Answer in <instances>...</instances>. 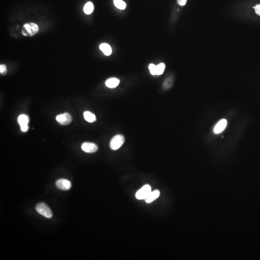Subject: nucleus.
<instances>
[{
    "label": "nucleus",
    "instance_id": "nucleus-1",
    "mask_svg": "<svg viewBox=\"0 0 260 260\" xmlns=\"http://www.w3.org/2000/svg\"><path fill=\"white\" fill-rule=\"evenodd\" d=\"M39 27L38 25L34 23H26L24 25L21 32L25 36H34L38 33Z\"/></svg>",
    "mask_w": 260,
    "mask_h": 260
},
{
    "label": "nucleus",
    "instance_id": "nucleus-2",
    "mask_svg": "<svg viewBox=\"0 0 260 260\" xmlns=\"http://www.w3.org/2000/svg\"><path fill=\"white\" fill-rule=\"evenodd\" d=\"M36 209L39 214L47 218H51L53 217V213L51 209L46 204L40 203L36 206Z\"/></svg>",
    "mask_w": 260,
    "mask_h": 260
},
{
    "label": "nucleus",
    "instance_id": "nucleus-3",
    "mask_svg": "<svg viewBox=\"0 0 260 260\" xmlns=\"http://www.w3.org/2000/svg\"><path fill=\"white\" fill-rule=\"evenodd\" d=\"M125 138L123 135H118L115 136L110 142V147L113 150L119 149L125 143Z\"/></svg>",
    "mask_w": 260,
    "mask_h": 260
},
{
    "label": "nucleus",
    "instance_id": "nucleus-4",
    "mask_svg": "<svg viewBox=\"0 0 260 260\" xmlns=\"http://www.w3.org/2000/svg\"><path fill=\"white\" fill-rule=\"evenodd\" d=\"M151 192V187L149 184H146L136 192V198L139 200L145 199Z\"/></svg>",
    "mask_w": 260,
    "mask_h": 260
},
{
    "label": "nucleus",
    "instance_id": "nucleus-5",
    "mask_svg": "<svg viewBox=\"0 0 260 260\" xmlns=\"http://www.w3.org/2000/svg\"><path fill=\"white\" fill-rule=\"evenodd\" d=\"M56 120L62 125H68L72 122V117L69 113H64L58 115L56 117Z\"/></svg>",
    "mask_w": 260,
    "mask_h": 260
},
{
    "label": "nucleus",
    "instance_id": "nucleus-6",
    "mask_svg": "<svg viewBox=\"0 0 260 260\" xmlns=\"http://www.w3.org/2000/svg\"><path fill=\"white\" fill-rule=\"evenodd\" d=\"M56 187L61 190H69L72 188V183L68 180L60 179L58 180L55 183Z\"/></svg>",
    "mask_w": 260,
    "mask_h": 260
},
{
    "label": "nucleus",
    "instance_id": "nucleus-7",
    "mask_svg": "<svg viewBox=\"0 0 260 260\" xmlns=\"http://www.w3.org/2000/svg\"><path fill=\"white\" fill-rule=\"evenodd\" d=\"M82 149L84 152L88 153H93L98 150V146L93 143L85 142L82 144Z\"/></svg>",
    "mask_w": 260,
    "mask_h": 260
},
{
    "label": "nucleus",
    "instance_id": "nucleus-8",
    "mask_svg": "<svg viewBox=\"0 0 260 260\" xmlns=\"http://www.w3.org/2000/svg\"><path fill=\"white\" fill-rule=\"evenodd\" d=\"M227 125V121L226 119H222L219 121L214 127V130H213L214 133L218 134L222 132L226 128Z\"/></svg>",
    "mask_w": 260,
    "mask_h": 260
},
{
    "label": "nucleus",
    "instance_id": "nucleus-9",
    "mask_svg": "<svg viewBox=\"0 0 260 260\" xmlns=\"http://www.w3.org/2000/svg\"><path fill=\"white\" fill-rule=\"evenodd\" d=\"M160 191H159L158 189L154 190L153 192L151 191L150 193L149 194L148 197L145 199V202L147 203H150L152 202L155 199L159 198V196H160Z\"/></svg>",
    "mask_w": 260,
    "mask_h": 260
},
{
    "label": "nucleus",
    "instance_id": "nucleus-10",
    "mask_svg": "<svg viewBox=\"0 0 260 260\" xmlns=\"http://www.w3.org/2000/svg\"><path fill=\"white\" fill-rule=\"evenodd\" d=\"M120 82V80L118 79L112 78L107 80L105 84L106 86L109 88H114L119 85Z\"/></svg>",
    "mask_w": 260,
    "mask_h": 260
},
{
    "label": "nucleus",
    "instance_id": "nucleus-11",
    "mask_svg": "<svg viewBox=\"0 0 260 260\" xmlns=\"http://www.w3.org/2000/svg\"><path fill=\"white\" fill-rule=\"evenodd\" d=\"M99 48L107 56H109L112 53V49L111 46L107 44H102L99 46Z\"/></svg>",
    "mask_w": 260,
    "mask_h": 260
},
{
    "label": "nucleus",
    "instance_id": "nucleus-12",
    "mask_svg": "<svg viewBox=\"0 0 260 260\" xmlns=\"http://www.w3.org/2000/svg\"><path fill=\"white\" fill-rule=\"evenodd\" d=\"M17 121L20 127L28 125L29 122V118L27 115L22 114L19 116Z\"/></svg>",
    "mask_w": 260,
    "mask_h": 260
},
{
    "label": "nucleus",
    "instance_id": "nucleus-13",
    "mask_svg": "<svg viewBox=\"0 0 260 260\" xmlns=\"http://www.w3.org/2000/svg\"><path fill=\"white\" fill-rule=\"evenodd\" d=\"M83 117L84 119L90 123H92L96 121V115L91 112L88 111L84 112L83 113Z\"/></svg>",
    "mask_w": 260,
    "mask_h": 260
},
{
    "label": "nucleus",
    "instance_id": "nucleus-14",
    "mask_svg": "<svg viewBox=\"0 0 260 260\" xmlns=\"http://www.w3.org/2000/svg\"><path fill=\"white\" fill-rule=\"evenodd\" d=\"M93 8L94 7L92 2H88L84 6V9H83L84 13L87 15L91 14L93 12Z\"/></svg>",
    "mask_w": 260,
    "mask_h": 260
},
{
    "label": "nucleus",
    "instance_id": "nucleus-15",
    "mask_svg": "<svg viewBox=\"0 0 260 260\" xmlns=\"http://www.w3.org/2000/svg\"><path fill=\"white\" fill-rule=\"evenodd\" d=\"M114 4L116 7L121 10H124L126 7V4L122 0H114Z\"/></svg>",
    "mask_w": 260,
    "mask_h": 260
},
{
    "label": "nucleus",
    "instance_id": "nucleus-16",
    "mask_svg": "<svg viewBox=\"0 0 260 260\" xmlns=\"http://www.w3.org/2000/svg\"><path fill=\"white\" fill-rule=\"evenodd\" d=\"M174 82V79L172 77H169L165 80L163 84V87L164 89H168L172 86Z\"/></svg>",
    "mask_w": 260,
    "mask_h": 260
},
{
    "label": "nucleus",
    "instance_id": "nucleus-17",
    "mask_svg": "<svg viewBox=\"0 0 260 260\" xmlns=\"http://www.w3.org/2000/svg\"><path fill=\"white\" fill-rule=\"evenodd\" d=\"M165 69V65L164 63L159 64L156 66V75H160L163 74Z\"/></svg>",
    "mask_w": 260,
    "mask_h": 260
},
{
    "label": "nucleus",
    "instance_id": "nucleus-18",
    "mask_svg": "<svg viewBox=\"0 0 260 260\" xmlns=\"http://www.w3.org/2000/svg\"><path fill=\"white\" fill-rule=\"evenodd\" d=\"M149 69L150 72L152 75H156V66L153 64H150L149 65Z\"/></svg>",
    "mask_w": 260,
    "mask_h": 260
},
{
    "label": "nucleus",
    "instance_id": "nucleus-19",
    "mask_svg": "<svg viewBox=\"0 0 260 260\" xmlns=\"http://www.w3.org/2000/svg\"><path fill=\"white\" fill-rule=\"evenodd\" d=\"M0 72L2 75H5L7 72V69L5 65H0Z\"/></svg>",
    "mask_w": 260,
    "mask_h": 260
},
{
    "label": "nucleus",
    "instance_id": "nucleus-20",
    "mask_svg": "<svg viewBox=\"0 0 260 260\" xmlns=\"http://www.w3.org/2000/svg\"><path fill=\"white\" fill-rule=\"evenodd\" d=\"M255 9L256 13L260 16V5H256L255 6Z\"/></svg>",
    "mask_w": 260,
    "mask_h": 260
},
{
    "label": "nucleus",
    "instance_id": "nucleus-21",
    "mask_svg": "<svg viewBox=\"0 0 260 260\" xmlns=\"http://www.w3.org/2000/svg\"><path fill=\"white\" fill-rule=\"evenodd\" d=\"M187 0H178V3L181 6H184L187 4Z\"/></svg>",
    "mask_w": 260,
    "mask_h": 260
},
{
    "label": "nucleus",
    "instance_id": "nucleus-22",
    "mask_svg": "<svg viewBox=\"0 0 260 260\" xmlns=\"http://www.w3.org/2000/svg\"><path fill=\"white\" fill-rule=\"evenodd\" d=\"M20 129H21V131L23 132H26L28 131L29 126L28 125L21 126L20 127Z\"/></svg>",
    "mask_w": 260,
    "mask_h": 260
}]
</instances>
